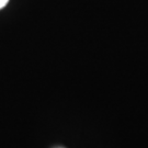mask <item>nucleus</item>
<instances>
[{"mask_svg":"<svg viewBox=\"0 0 148 148\" xmlns=\"http://www.w3.org/2000/svg\"><path fill=\"white\" fill-rule=\"evenodd\" d=\"M54 148H64V147H60V146H57V147H54Z\"/></svg>","mask_w":148,"mask_h":148,"instance_id":"obj_2","label":"nucleus"},{"mask_svg":"<svg viewBox=\"0 0 148 148\" xmlns=\"http://www.w3.org/2000/svg\"><path fill=\"white\" fill-rule=\"evenodd\" d=\"M8 2H9V0H0V9L5 8Z\"/></svg>","mask_w":148,"mask_h":148,"instance_id":"obj_1","label":"nucleus"}]
</instances>
